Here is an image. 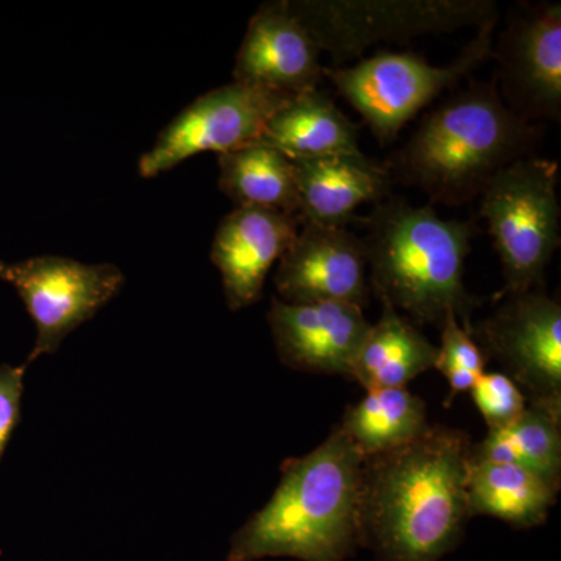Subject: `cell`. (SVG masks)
<instances>
[{
	"label": "cell",
	"instance_id": "19",
	"mask_svg": "<svg viewBox=\"0 0 561 561\" xmlns=\"http://www.w3.org/2000/svg\"><path fill=\"white\" fill-rule=\"evenodd\" d=\"M438 346L432 345L419 327L400 312L382 306V313L368 330L350 379L365 390L405 387L421 373L435 368Z\"/></svg>",
	"mask_w": 561,
	"mask_h": 561
},
{
	"label": "cell",
	"instance_id": "11",
	"mask_svg": "<svg viewBox=\"0 0 561 561\" xmlns=\"http://www.w3.org/2000/svg\"><path fill=\"white\" fill-rule=\"evenodd\" d=\"M493 57L502 101L522 119L537 124L561 117L560 3H518L501 32Z\"/></svg>",
	"mask_w": 561,
	"mask_h": 561
},
{
	"label": "cell",
	"instance_id": "10",
	"mask_svg": "<svg viewBox=\"0 0 561 561\" xmlns=\"http://www.w3.org/2000/svg\"><path fill=\"white\" fill-rule=\"evenodd\" d=\"M504 298L471 337L481 339L529 404L561 412L560 302L545 287Z\"/></svg>",
	"mask_w": 561,
	"mask_h": 561
},
{
	"label": "cell",
	"instance_id": "5",
	"mask_svg": "<svg viewBox=\"0 0 561 561\" xmlns=\"http://www.w3.org/2000/svg\"><path fill=\"white\" fill-rule=\"evenodd\" d=\"M559 164L529 157L502 169L481 195L479 216L500 256L504 289L497 298L545 287L560 247Z\"/></svg>",
	"mask_w": 561,
	"mask_h": 561
},
{
	"label": "cell",
	"instance_id": "22",
	"mask_svg": "<svg viewBox=\"0 0 561 561\" xmlns=\"http://www.w3.org/2000/svg\"><path fill=\"white\" fill-rule=\"evenodd\" d=\"M430 426L424 401L408 387H394L367 391L337 427L368 459L408 445Z\"/></svg>",
	"mask_w": 561,
	"mask_h": 561
},
{
	"label": "cell",
	"instance_id": "6",
	"mask_svg": "<svg viewBox=\"0 0 561 561\" xmlns=\"http://www.w3.org/2000/svg\"><path fill=\"white\" fill-rule=\"evenodd\" d=\"M496 21L494 18L478 27L456 60L446 66H432L411 51H381L351 68L324 69V76L360 114L379 142H391L442 92L453 90L493 57Z\"/></svg>",
	"mask_w": 561,
	"mask_h": 561
},
{
	"label": "cell",
	"instance_id": "18",
	"mask_svg": "<svg viewBox=\"0 0 561 561\" xmlns=\"http://www.w3.org/2000/svg\"><path fill=\"white\" fill-rule=\"evenodd\" d=\"M557 494L559 490L522 467L470 456L467 472L470 518L493 516L515 529H531L548 522Z\"/></svg>",
	"mask_w": 561,
	"mask_h": 561
},
{
	"label": "cell",
	"instance_id": "1",
	"mask_svg": "<svg viewBox=\"0 0 561 561\" xmlns=\"http://www.w3.org/2000/svg\"><path fill=\"white\" fill-rule=\"evenodd\" d=\"M467 432L430 426L415 440L364 460L357 527L378 561H440L470 522Z\"/></svg>",
	"mask_w": 561,
	"mask_h": 561
},
{
	"label": "cell",
	"instance_id": "14",
	"mask_svg": "<svg viewBox=\"0 0 561 561\" xmlns=\"http://www.w3.org/2000/svg\"><path fill=\"white\" fill-rule=\"evenodd\" d=\"M321 50L286 0L260 7L236 58L234 81L295 98L319 90Z\"/></svg>",
	"mask_w": 561,
	"mask_h": 561
},
{
	"label": "cell",
	"instance_id": "17",
	"mask_svg": "<svg viewBox=\"0 0 561 561\" xmlns=\"http://www.w3.org/2000/svg\"><path fill=\"white\" fill-rule=\"evenodd\" d=\"M359 131L327 92L295 95L273 113L260 142L289 160L359 154Z\"/></svg>",
	"mask_w": 561,
	"mask_h": 561
},
{
	"label": "cell",
	"instance_id": "4",
	"mask_svg": "<svg viewBox=\"0 0 561 561\" xmlns=\"http://www.w3.org/2000/svg\"><path fill=\"white\" fill-rule=\"evenodd\" d=\"M368 284L382 306L413 324L442 328L449 316L471 331L474 300L465 289L472 220H445L431 205L386 198L364 219Z\"/></svg>",
	"mask_w": 561,
	"mask_h": 561
},
{
	"label": "cell",
	"instance_id": "21",
	"mask_svg": "<svg viewBox=\"0 0 561 561\" xmlns=\"http://www.w3.org/2000/svg\"><path fill=\"white\" fill-rule=\"evenodd\" d=\"M471 457L516 465L560 491L561 412L527 402L518 419L472 445Z\"/></svg>",
	"mask_w": 561,
	"mask_h": 561
},
{
	"label": "cell",
	"instance_id": "13",
	"mask_svg": "<svg viewBox=\"0 0 561 561\" xmlns=\"http://www.w3.org/2000/svg\"><path fill=\"white\" fill-rule=\"evenodd\" d=\"M279 360L291 370L350 378L371 323L346 302L290 305L273 298L267 313Z\"/></svg>",
	"mask_w": 561,
	"mask_h": 561
},
{
	"label": "cell",
	"instance_id": "23",
	"mask_svg": "<svg viewBox=\"0 0 561 561\" xmlns=\"http://www.w3.org/2000/svg\"><path fill=\"white\" fill-rule=\"evenodd\" d=\"M442 345L438 346L435 368L448 379L449 397L446 408L457 394L470 391L472 383L485 373V354L465 330L456 316H449L442 324Z\"/></svg>",
	"mask_w": 561,
	"mask_h": 561
},
{
	"label": "cell",
	"instance_id": "9",
	"mask_svg": "<svg viewBox=\"0 0 561 561\" xmlns=\"http://www.w3.org/2000/svg\"><path fill=\"white\" fill-rule=\"evenodd\" d=\"M290 99L238 81L206 92L181 111L140 157L139 175L157 179L203 151L221 154L256 142L273 113Z\"/></svg>",
	"mask_w": 561,
	"mask_h": 561
},
{
	"label": "cell",
	"instance_id": "8",
	"mask_svg": "<svg viewBox=\"0 0 561 561\" xmlns=\"http://www.w3.org/2000/svg\"><path fill=\"white\" fill-rule=\"evenodd\" d=\"M0 279L18 291L36 327L27 365L57 353L70 332L108 305L125 284L116 265L83 264L61 256L0 261Z\"/></svg>",
	"mask_w": 561,
	"mask_h": 561
},
{
	"label": "cell",
	"instance_id": "7",
	"mask_svg": "<svg viewBox=\"0 0 561 561\" xmlns=\"http://www.w3.org/2000/svg\"><path fill=\"white\" fill-rule=\"evenodd\" d=\"M334 65L359 58L371 44L404 43L430 33L481 27L497 18L491 0H286Z\"/></svg>",
	"mask_w": 561,
	"mask_h": 561
},
{
	"label": "cell",
	"instance_id": "3",
	"mask_svg": "<svg viewBox=\"0 0 561 561\" xmlns=\"http://www.w3.org/2000/svg\"><path fill=\"white\" fill-rule=\"evenodd\" d=\"M364 460L335 427L313 451L284 461L275 493L236 531L227 561L351 559L360 548L357 504Z\"/></svg>",
	"mask_w": 561,
	"mask_h": 561
},
{
	"label": "cell",
	"instance_id": "2",
	"mask_svg": "<svg viewBox=\"0 0 561 561\" xmlns=\"http://www.w3.org/2000/svg\"><path fill=\"white\" fill-rule=\"evenodd\" d=\"M542 131L505 105L494 79L472 81L424 114L408 142L391 154L387 171L419 187L434 205H467L502 169L534 157Z\"/></svg>",
	"mask_w": 561,
	"mask_h": 561
},
{
	"label": "cell",
	"instance_id": "20",
	"mask_svg": "<svg viewBox=\"0 0 561 561\" xmlns=\"http://www.w3.org/2000/svg\"><path fill=\"white\" fill-rule=\"evenodd\" d=\"M219 190L238 208L300 214L294 164L280 151L256 140L219 154Z\"/></svg>",
	"mask_w": 561,
	"mask_h": 561
},
{
	"label": "cell",
	"instance_id": "24",
	"mask_svg": "<svg viewBox=\"0 0 561 561\" xmlns=\"http://www.w3.org/2000/svg\"><path fill=\"white\" fill-rule=\"evenodd\" d=\"M470 393L490 431L511 424L527 405L522 389L504 373H482Z\"/></svg>",
	"mask_w": 561,
	"mask_h": 561
},
{
	"label": "cell",
	"instance_id": "25",
	"mask_svg": "<svg viewBox=\"0 0 561 561\" xmlns=\"http://www.w3.org/2000/svg\"><path fill=\"white\" fill-rule=\"evenodd\" d=\"M28 365H0V459L21 419L25 371Z\"/></svg>",
	"mask_w": 561,
	"mask_h": 561
},
{
	"label": "cell",
	"instance_id": "16",
	"mask_svg": "<svg viewBox=\"0 0 561 561\" xmlns=\"http://www.w3.org/2000/svg\"><path fill=\"white\" fill-rule=\"evenodd\" d=\"M305 224L345 227L364 203L389 198L391 184L387 168L364 153L291 160Z\"/></svg>",
	"mask_w": 561,
	"mask_h": 561
},
{
	"label": "cell",
	"instance_id": "15",
	"mask_svg": "<svg viewBox=\"0 0 561 561\" xmlns=\"http://www.w3.org/2000/svg\"><path fill=\"white\" fill-rule=\"evenodd\" d=\"M300 224V217L257 208H236L220 221L210 261L231 311L261 300L268 272L289 250Z\"/></svg>",
	"mask_w": 561,
	"mask_h": 561
},
{
	"label": "cell",
	"instance_id": "12",
	"mask_svg": "<svg viewBox=\"0 0 561 561\" xmlns=\"http://www.w3.org/2000/svg\"><path fill=\"white\" fill-rule=\"evenodd\" d=\"M364 241L345 227L302 224L276 267L279 300L290 305L370 302Z\"/></svg>",
	"mask_w": 561,
	"mask_h": 561
}]
</instances>
